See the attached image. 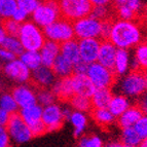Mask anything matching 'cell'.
Listing matches in <instances>:
<instances>
[{"mask_svg": "<svg viewBox=\"0 0 147 147\" xmlns=\"http://www.w3.org/2000/svg\"><path fill=\"white\" fill-rule=\"evenodd\" d=\"M108 40L118 49L129 51L142 42V31L135 21L113 20Z\"/></svg>", "mask_w": 147, "mask_h": 147, "instance_id": "obj_1", "label": "cell"}, {"mask_svg": "<svg viewBox=\"0 0 147 147\" xmlns=\"http://www.w3.org/2000/svg\"><path fill=\"white\" fill-rule=\"evenodd\" d=\"M18 38L20 39L24 51L31 52H39L47 41L43 29L38 27L32 21H26L21 24Z\"/></svg>", "mask_w": 147, "mask_h": 147, "instance_id": "obj_2", "label": "cell"}, {"mask_svg": "<svg viewBox=\"0 0 147 147\" xmlns=\"http://www.w3.org/2000/svg\"><path fill=\"white\" fill-rule=\"evenodd\" d=\"M32 22L41 29L49 27L61 17L58 0H42L31 15Z\"/></svg>", "mask_w": 147, "mask_h": 147, "instance_id": "obj_3", "label": "cell"}, {"mask_svg": "<svg viewBox=\"0 0 147 147\" xmlns=\"http://www.w3.org/2000/svg\"><path fill=\"white\" fill-rule=\"evenodd\" d=\"M58 3L61 17L72 23L90 16L93 9L88 0H58Z\"/></svg>", "mask_w": 147, "mask_h": 147, "instance_id": "obj_4", "label": "cell"}, {"mask_svg": "<svg viewBox=\"0 0 147 147\" xmlns=\"http://www.w3.org/2000/svg\"><path fill=\"white\" fill-rule=\"evenodd\" d=\"M43 32L47 40H51L59 44L75 39L73 23L64 18H60L49 27L44 28Z\"/></svg>", "mask_w": 147, "mask_h": 147, "instance_id": "obj_5", "label": "cell"}, {"mask_svg": "<svg viewBox=\"0 0 147 147\" xmlns=\"http://www.w3.org/2000/svg\"><path fill=\"white\" fill-rule=\"evenodd\" d=\"M120 91L125 97H141L146 92L144 73L138 70H132L125 74L120 81Z\"/></svg>", "mask_w": 147, "mask_h": 147, "instance_id": "obj_6", "label": "cell"}, {"mask_svg": "<svg viewBox=\"0 0 147 147\" xmlns=\"http://www.w3.org/2000/svg\"><path fill=\"white\" fill-rule=\"evenodd\" d=\"M86 75L96 88H110L116 80V75L112 69L107 68L98 62L88 65Z\"/></svg>", "mask_w": 147, "mask_h": 147, "instance_id": "obj_7", "label": "cell"}, {"mask_svg": "<svg viewBox=\"0 0 147 147\" xmlns=\"http://www.w3.org/2000/svg\"><path fill=\"white\" fill-rule=\"evenodd\" d=\"M5 129L8 133L10 141L16 144H25L33 138L30 127L22 119L19 113L11 114Z\"/></svg>", "mask_w": 147, "mask_h": 147, "instance_id": "obj_8", "label": "cell"}, {"mask_svg": "<svg viewBox=\"0 0 147 147\" xmlns=\"http://www.w3.org/2000/svg\"><path fill=\"white\" fill-rule=\"evenodd\" d=\"M74 35L78 40L96 38L101 39V29L102 22L92 16L81 18L79 20L73 22Z\"/></svg>", "mask_w": 147, "mask_h": 147, "instance_id": "obj_9", "label": "cell"}, {"mask_svg": "<svg viewBox=\"0 0 147 147\" xmlns=\"http://www.w3.org/2000/svg\"><path fill=\"white\" fill-rule=\"evenodd\" d=\"M42 110L43 107L39 104L29 106L27 108L20 109L19 114L22 119L30 127L33 137H39L47 133V127L42 121Z\"/></svg>", "mask_w": 147, "mask_h": 147, "instance_id": "obj_10", "label": "cell"}, {"mask_svg": "<svg viewBox=\"0 0 147 147\" xmlns=\"http://www.w3.org/2000/svg\"><path fill=\"white\" fill-rule=\"evenodd\" d=\"M2 69L6 77L19 84H26L31 79L32 71L20 59L17 58L5 63Z\"/></svg>", "mask_w": 147, "mask_h": 147, "instance_id": "obj_11", "label": "cell"}, {"mask_svg": "<svg viewBox=\"0 0 147 147\" xmlns=\"http://www.w3.org/2000/svg\"><path fill=\"white\" fill-rule=\"evenodd\" d=\"M42 121L47 127V132H56L59 131L64 125L63 110L59 104H52L47 107H43L42 110Z\"/></svg>", "mask_w": 147, "mask_h": 147, "instance_id": "obj_12", "label": "cell"}, {"mask_svg": "<svg viewBox=\"0 0 147 147\" xmlns=\"http://www.w3.org/2000/svg\"><path fill=\"white\" fill-rule=\"evenodd\" d=\"M12 97L15 98L20 109L37 104V95L34 88L27 84H19L11 91Z\"/></svg>", "mask_w": 147, "mask_h": 147, "instance_id": "obj_13", "label": "cell"}, {"mask_svg": "<svg viewBox=\"0 0 147 147\" xmlns=\"http://www.w3.org/2000/svg\"><path fill=\"white\" fill-rule=\"evenodd\" d=\"M78 45L81 61L86 62L88 65L97 62L101 47L100 39H96V38L80 39L78 40Z\"/></svg>", "mask_w": 147, "mask_h": 147, "instance_id": "obj_14", "label": "cell"}, {"mask_svg": "<svg viewBox=\"0 0 147 147\" xmlns=\"http://www.w3.org/2000/svg\"><path fill=\"white\" fill-rule=\"evenodd\" d=\"M56 78L57 76L53 71V69L43 65L33 70L31 73L32 82L38 88H49L53 86Z\"/></svg>", "mask_w": 147, "mask_h": 147, "instance_id": "obj_15", "label": "cell"}, {"mask_svg": "<svg viewBox=\"0 0 147 147\" xmlns=\"http://www.w3.org/2000/svg\"><path fill=\"white\" fill-rule=\"evenodd\" d=\"M71 80L74 95L76 96H82V97H86V98H91L94 92L96 91L95 86L86 74H73L71 76Z\"/></svg>", "mask_w": 147, "mask_h": 147, "instance_id": "obj_16", "label": "cell"}, {"mask_svg": "<svg viewBox=\"0 0 147 147\" xmlns=\"http://www.w3.org/2000/svg\"><path fill=\"white\" fill-rule=\"evenodd\" d=\"M117 51V47L113 43H111L109 40H102L97 62L107 68L113 69Z\"/></svg>", "mask_w": 147, "mask_h": 147, "instance_id": "obj_17", "label": "cell"}, {"mask_svg": "<svg viewBox=\"0 0 147 147\" xmlns=\"http://www.w3.org/2000/svg\"><path fill=\"white\" fill-rule=\"evenodd\" d=\"M52 91L56 96V98L62 101H68L69 102L74 96L71 77L59 78L58 80H56L52 86Z\"/></svg>", "mask_w": 147, "mask_h": 147, "instance_id": "obj_18", "label": "cell"}, {"mask_svg": "<svg viewBox=\"0 0 147 147\" xmlns=\"http://www.w3.org/2000/svg\"><path fill=\"white\" fill-rule=\"evenodd\" d=\"M41 64L43 66L52 67L56 59L60 56V44L57 42L47 40L39 51Z\"/></svg>", "mask_w": 147, "mask_h": 147, "instance_id": "obj_19", "label": "cell"}, {"mask_svg": "<svg viewBox=\"0 0 147 147\" xmlns=\"http://www.w3.org/2000/svg\"><path fill=\"white\" fill-rule=\"evenodd\" d=\"M144 115L142 110L140 109L139 106L134 105L131 106L125 112H123L121 115L118 117V125L123 129H127V127H134L135 125L138 123V120Z\"/></svg>", "mask_w": 147, "mask_h": 147, "instance_id": "obj_20", "label": "cell"}, {"mask_svg": "<svg viewBox=\"0 0 147 147\" xmlns=\"http://www.w3.org/2000/svg\"><path fill=\"white\" fill-rule=\"evenodd\" d=\"M60 55L68 62L74 65L80 61V53H79L78 40L72 39L67 42L60 44Z\"/></svg>", "mask_w": 147, "mask_h": 147, "instance_id": "obj_21", "label": "cell"}, {"mask_svg": "<svg viewBox=\"0 0 147 147\" xmlns=\"http://www.w3.org/2000/svg\"><path fill=\"white\" fill-rule=\"evenodd\" d=\"M132 70L147 72V41H142L135 47Z\"/></svg>", "mask_w": 147, "mask_h": 147, "instance_id": "obj_22", "label": "cell"}, {"mask_svg": "<svg viewBox=\"0 0 147 147\" xmlns=\"http://www.w3.org/2000/svg\"><path fill=\"white\" fill-rule=\"evenodd\" d=\"M131 68L130 53L127 49H118L116 54L115 62L113 66V72L117 76H125L129 73Z\"/></svg>", "mask_w": 147, "mask_h": 147, "instance_id": "obj_23", "label": "cell"}, {"mask_svg": "<svg viewBox=\"0 0 147 147\" xmlns=\"http://www.w3.org/2000/svg\"><path fill=\"white\" fill-rule=\"evenodd\" d=\"M69 121L74 129L73 135L76 138H80L84 136V133L88 125V116L84 112L73 110L69 117Z\"/></svg>", "mask_w": 147, "mask_h": 147, "instance_id": "obj_24", "label": "cell"}, {"mask_svg": "<svg viewBox=\"0 0 147 147\" xmlns=\"http://www.w3.org/2000/svg\"><path fill=\"white\" fill-rule=\"evenodd\" d=\"M131 107L129 98L125 97V95H115L113 96L110 101V104L108 106V109L113 114L114 117H119L123 112Z\"/></svg>", "mask_w": 147, "mask_h": 147, "instance_id": "obj_25", "label": "cell"}, {"mask_svg": "<svg viewBox=\"0 0 147 147\" xmlns=\"http://www.w3.org/2000/svg\"><path fill=\"white\" fill-rule=\"evenodd\" d=\"M113 95L110 88H96L91 102L93 108H108Z\"/></svg>", "mask_w": 147, "mask_h": 147, "instance_id": "obj_26", "label": "cell"}, {"mask_svg": "<svg viewBox=\"0 0 147 147\" xmlns=\"http://www.w3.org/2000/svg\"><path fill=\"white\" fill-rule=\"evenodd\" d=\"M51 68L53 69V71L56 74L57 77H59V78L71 77L74 73L73 65L67 61L66 59H64L61 55L57 58Z\"/></svg>", "mask_w": 147, "mask_h": 147, "instance_id": "obj_27", "label": "cell"}, {"mask_svg": "<svg viewBox=\"0 0 147 147\" xmlns=\"http://www.w3.org/2000/svg\"><path fill=\"white\" fill-rule=\"evenodd\" d=\"M92 117L95 123L101 127L106 129L114 123L115 117L109 111L108 108H93L92 109Z\"/></svg>", "mask_w": 147, "mask_h": 147, "instance_id": "obj_28", "label": "cell"}, {"mask_svg": "<svg viewBox=\"0 0 147 147\" xmlns=\"http://www.w3.org/2000/svg\"><path fill=\"white\" fill-rule=\"evenodd\" d=\"M120 142L129 147H140L143 140L141 139L134 127L123 129L120 133Z\"/></svg>", "mask_w": 147, "mask_h": 147, "instance_id": "obj_29", "label": "cell"}, {"mask_svg": "<svg viewBox=\"0 0 147 147\" xmlns=\"http://www.w3.org/2000/svg\"><path fill=\"white\" fill-rule=\"evenodd\" d=\"M19 59L28 67V68L33 71L38 67L42 65L41 58H40L39 52H31V51H24L19 57Z\"/></svg>", "mask_w": 147, "mask_h": 147, "instance_id": "obj_30", "label": "cell"}, {"mask_svg": "<svg viewBox=\"0 0 147 147\" xmlns=\"http://www.w3.org/2000/svg\"><path fill=\"white\" fill-rule=\"evenodd\" d=\"M70 106L73 110L80 111V112H88L92 111L93 106H92L91 98H86V97H82V96H76L74 95L71 98V100L69 101Z\"/></svg>", "mask_w": 147, "mask_h": 147, "instance_id": "obj_31", "label": "cell"}, {"mask_svg": "<svg viewBox=\"0 0 147 147\" xmlns=\"http://www.w3.org/2000/svg\"><path fill=\"white\" fill-rule=\"evenodd\" d=\"M18 8L17 0H0V19H11Z\"/></svg>", "mask_w": 147, "mask_h": 147, "instance_id": "obj_32", "label": "cell"}, {"mask_svg": "<svg viewBox=\"0 0 147 147\" xmlns=\"http://www.w3.org/2000/svg\"><path fill=\"white\" fill-rule=\"evenodd\" d=\"M0 109L5 110L10 114L18 113V106L15 98L12 97L11 93H3L0 95Z\"/></svg>", "mask_w": 147, "mask_h": 147, "instance_id": "obj_33", "label": "cell"}, {"mask_svg": "<svg viewBox=\"0 0 147 147\" xmlns=\"http://www.w3.org/2000/svg\"><path fill=\"white\" fill-rule=\"evenodd\" d=\"M2 47H4V49H6L7 51H9V52L12 53L16 57H20L21 54L24 52L22 43H21L20 39L18 38V36H10V35H7L2 44Z\"/></svg>", "mask_w": 147, "mask_h": 147, "instance_id": "obj_34", "label": "cell"}, {"mask_svg": "<svg viewBox=\"0 0 147 147\" xmlns=\"http://www.w3.org/2000/svg\"><path fill=\"white\" fill-rule=\"evenodd\" d=\"M37 95V104H39L42 107H47L52 105L56 101V96L49 88H39V91L36 93Z\"/></svg>", "mask_w": 147, "mask_h": 147, "instance_id": "obj_35", "label": "cell"}, {"mask_svg": "<svg viewBox=\"0 0 147 147\" xmlns=\"http://www.w3.org/2000/svg\"><path fill=\"white\" fill-rule=\"evenodd\" d=\"M103 140L97 135L82 136L79 139L77 147H103Z\"/></svg>", "mask_w": 147, "mask_h": 147, "instance_id": "obj_36", "label": "cell"}, {"mask_svg": "<svg viewBox=\"0 0 147 147\" xmlns=\"http://www.w3.org/2000/svg\"><path fill=\"white\" fill-rule=\"evenodd\" d=\"M1 26L3 27L4 31L6 32V34L10 35V36H18L19 31H20V28H21V24L16 22L13 19L4 20L1 23Z\"/></svg>", "mask_w": 147, "mask_h": 147, "instance_id": "obj_37", "label": "cell"}, {"mask_svg": "<svg viewBox=\"0 0 147 147\" xmlns=\"http://www.w3.org/2000/svg\"><path fill=\"white\" fill-rule=\"evenodd\" d=\"M90 16L103 22L110 19V9L108 6H94Z\"/></svg>", "mask_w": 147, "mask_h": 147, "instance_id": "obj_38", "label": "cell"}, {"mask_svg": "<svg viewBox=\"0 0 147 147\" xmlns=\"http://www.w3.org/2000/svg\"><path fill=\"white\" fill-rule=\"evenodd\" d=\"M39 0H17L18 7L26 11L28 15H32L37 6L39 5Z\"/></svg>", "mask_w": 147, "mask_h": 147, "instance_id": "obj_39", "label": "cell"}, {"mask_svg": "<svg viewBox=\"0 0 147 147\" xmlns=\"http://www.w3.org/2000/svg\"><path fill=\"white\" fill-rule=\"evenodd\" d=\"M116 13L118 19L125 21H135L137 18V15L127 5H121L116 7Z\"/></svg>", "mask_w": 147, "mask_h": 147, "instance_id": "obj_40", "label": "cell"}, {"mask_svg": "<svg viewBox=\"0 0 147 147\" xmlns=\"http://www.w3.org/2000/svg\"><path fill=\"white\" fill-rule=\"evenodd\" d=\"M134 129L138 133V135L141 137V139H147V115H143L140 118L138 123L135 125Z\"/></svg>", "mask_w": 147, "mask_h": 147, "instance_id": "obj_41", "label": "cell"}, {"mask_svg": "<svg viewBox=\"0 0 147 147\" xmlns=\"http://www.w3.org/2000/svg\"><path fill=\"white\" fill-rule=\"evenodd\" d=\"M112 21L113 19H109V20L102 22V29H101V39L102 40H108L111 27H112Z\"/></svg>", "mask_w": 147, "mask_h": 147, "instance_id": "obj_42", "label": "cell"}, {"mask_svg": "<svg viewBox=\"0 0 147 147\" xmlns=\"http://www.w3.org/2000/svg\"><path fill=\"white\" fill-rule=\"evenodd\" d=\"M10 139L4 127H0V147H9Z\"/></svg>", "mask_w": 147, "mask_h": 147, "instance_id": "obj_43", "label": "cell"}, {"mask_svg": "<svg viewBox=\"0 0 147 147\" xmlns=\"http://www.w3.org/2000/svg\"><path fill=\"white\" fill-rule=\"evenodd\" d=\"M88 68V64H86V62L80 60L79 62H77V63L73 65V70H74L73 74H86Z\"/></svg>", "mask_w": 147, "mask_h": 147, "instance_id": "obj_44", "label": "cell"}, {"mask_svg": "<svg viewBox=\"0 0 147 147\" xmlns=\"http://www.w3.org/2000/svg\"><path fill=\"white\" fill-rule=\"evenodd\" d=\"M15 59H16V56L12 53H10L9 51H7L4 47H0V60L1 61L7 63V62H10Z\"/></svg>", "mask_w": 147, "mask_h": 147, "instance_id": "obj_45", "label": "cell"}, {"mask_svg": "<svg viewBox=\"0 0 147 147\" xmlns=\"http://www.w3.org/2000/svg\"><path fill=\"white\" fill-rule=\"evenodd\" d=\"M29 16L30 15H28L26 11L20 9V8H18V10L16 11V13L13 15V17H12L11 19H13V20H15L16 22L19 23V24H23V23H25L26 21H27Z\"/></svg>", "mask_w": 147, "mask_h": 147, "instance_id": "obj_46", "label": "cell"}, {"mask_svg": "<svg viewBox=\"0 0 147 147\" xmlns=\"http://www.w3.org/2000/svg\"><path fill=\"white\" fill-rule=\"evenodd\" d=\"M125 5L129 6L133 11L135 12L136 15H138V12L142 8V1H141V0H129L127 4H125Z\"/></svg>", "mask_w": 147, "mask_h": 147, "instance_id": "obj_47", "label": "cell"}, {"mask_svg": "<svg viewBox=\"0 0 147 147\" xmlns=\"http://www.w3.org/2000/svg\"><path fill=\"white\" fill-rule=\"evenodd\" d=\"M11 116V114L8 112H6L5 110L0 109V127H6L7 123L9 121V118Z\"/></svg>", "mask_w": 147, "mask_h": 147, "instance_id": "obj_48", "label": "cell"}, {"mask_svg": "<svg viewBox=\"0 0 147 147\" xmlns=\"http://www.w3.org/2000/svg\"><path fill=\"white\" fill-rule=\"evenodd\" d=\"M140 109L142 110L143 114L144 115H147V93H144L142 96H141V98H140L139 101V105Z\"/></svg>", "mask_w": 147, "mask_h": 147, "instance_id": "obj_49", "label": "cell"}, {"mask_svg": "<svg viewBox=\"0 0 147 147\" xmlns=\"http://www.w3.org/2000/svg\"><path fill=\"white\" fill-rule=\"evenodd\" d=\"M90 3L94 6H109L112 0H88Z\"/></svg>", "mask_w": 147, "mask_h": 147, "instance_id": "obj_50", "label": "cell"}, {"mask_svg": "<svg viewBox=\"0 0 147 147\" xmlns=\"http://www.w3.org/2000/svg\"><path fill=\"white\" fill-rule=\"evenodd\" d=\"M103 147H125V145L117 141H111V142H108L107 144H104Z\"/></svg>", "mask_w": 147, "mask_h": 147, "instance_id": "obj_51", "label": "cell"}, {"mask_svg": "<svg viewBox=\"0 0 147 147\" xmlns=\"http://www.w3.org/2000/svg\"><path fill=\"white\" fill-rule=\"evenodd\" d=\"M6 36H7L6 32L4 31V29H3L2 26L0 25V47H2V44H3V42H4Z\"/></svg>", "mask_w": 147, "mask_h": 147, "instance_id": "obj_52", "label": "cell"}, {"mask_svg": "<svg viewBox=\"0 0 147 147\" xmlns=\"http://www.w3.org/2000/svg\"><path fill=\"white\" fill-rule=\"evenodd\" d=\"M127 1H129V0H112V3L115 5L116 7H118V6H121V5L127 4Z\"/></svg>", "mask_w": 147, "mask_h": 147, "instance_id": "obj_53", "label": "cell"}, {"mask_svg": "<svg viewBox=\"0 0 147 147\" xmlns=\"http://www.w3.org/2000/svg\"><path fill=\"white\" fill-rule=\"evenodd\" d=\"M140 147H147V139L143 140L142 144H141V146H140Z\"/></svg>", "mask_w": 147, "mask_h": 147, "instance_id": "obj_54", "label": "cell"}, {"mask_svg": "<svg viewBox=\"0 0 147 147\" xmlns=\"http://www.w3.org/2000/svg\"><path fill=\"white\" fill-rule=\"evenodd\" d=\"M144 76H145V82H146V91H147V72L144 73Z\"/></svg>", "mask_w": 147, "mask_h": 147, "instance_id": "obj_55", "label": "cell"}, {"mask_svg": "<svg viewBox=\"0 0 147 147\" xmlns=\"http://www.w3.org/2000/svg\"><path fill=\"white\" fill-rule=\"evenodd\" d=\"M145 17H146V19H147V7H146V9H145Z\"/></svg>", "mask_w": 147, "mask_h": 147, "instance_id": "obj_56", "label": "cell"}, {"mask_svg": "<svg viewBox=\"0 0 147 147\" xmlns=\"http://www.w3.org/2000/svg\"><path fill=\"white\" fill-rule=\"evenodd\" d=\"M1 88H2V82H1V80H0V91H1Z\"/></svg>", "mask_w": 147, "mask_h": 147, "instance_id": "obj_57", "label": "cell"}, {"mask_svg": "<svg viewBox=\"0 0 147 147\" xmlns=\"http://www.w3.org/2000/svg\"><path fill=\"white\" fill-rule=\"evenodd\" d=\"M1 23H2V22H1V19H0V25H1Z\"/></svg>", "mask_w": 147, "mask_h": 147, "instance_id": "obj_58", "label": "cell"}, {"mask_svg": "<svg viewBox=\"0 0 147 147\" xmlns=\"http://www.w3.org/2000/svg\"><path fill=\"white\" fill-rule=\"evenodd\" d=\"M146 41H147V33H146Z\"/></svg>", "mask_w": 147, "mask_h": 147, "instance_id": "obj_59", "label": "cell"}]
</instances>
